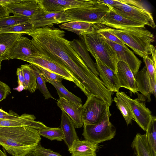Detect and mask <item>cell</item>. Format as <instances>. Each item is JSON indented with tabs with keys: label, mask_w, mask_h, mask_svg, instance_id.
I'll use <instances>...</instances> for the list:
<instances>
[{
	"label": "cell",
	"mask_w": 156,
	"mask_h": 156,
	"mask_svg": "<svg viewBox=\"0 0 156 156\" xmlns=\"http://www.w3.org/2000/svg\"><path fill=\"white\" fill-rule=\"evenodd\" d=\"M26 34L39 52L64 65L81 85L87 96L94 94L102 82L87 67L65 37V32L52 25L33 29Z\"/></svg>",
	"instance_id": "cell-1"
},
{
	"label": "cell",
	"mask_w": 156,
	"mask_h": 156,
	"mask_svg": "<svg viewBox=\"0 0 156 156\" xmlns=\"http://www.w3.org/2000/svg\"><path fill=\"white\" fill-rule=\"evenodd\" d=\"M38 130L27 126L0 127V145L12 156H24L39 144Z\"/></svg>",
	"instance_id": "cell-2"
},
{
	"label": "cell",
	"mask_w": 156,
	"mask_h": 156,
	"mask_svg": "<svg viewBox=\"0 0 156 156\" xmlns=\"http://www.w3.org/2000/svg\"><path fill=\"white\" fill-rule=\"evenodd\" d=\"M106 28L141 57L151 54L150 46L154 41V37L145 27L119 29Z\"/></svg>",
	"instance_id": "cell-3"
},
{
	"label": "cell",
	"mask_w": 156,
	"mask_h": 156,
	"mask_svg": "<svg viewBox=\"0 0 156 156\" xmlns=\"http://www.w3.org/2000/svg\"><path fill=\"white\" fill-rule=\"evenodd\" d=\"M79 36L92 56H96L116 73L118 62L116 53L98 32L95 24H93L90 30L80 33Z\"/></svg>",
	"instance_id": "cell-4"
},
{
	"label": "cell",
	"mask_w": 156,
	"mask_h": 156,
	"mask_svg": "<svg viewBox=\"0 0 156 156\" xmlns=\"http://www.w3.org/2000/svg\"><path fill=\"white\" fill-rule=\"evenodd\" d=\"M107 5L97 2L86 8L72 9L64 12L67 22L79 21L92 24L100 23L101 20L109 10Z\"/></svg>",
	"instance_id": "cell-5"
},
{
	"label": "cell",
	"mask_w": 156,
	"mask_h": 156,
	"mask_svg": "<svg viewBox=\"0 0 156 156\" xmlns=\"http://www.w3.org/2000/svg\"><path fill=\"white\" fill-rule=\"evenodd\" d=\"M110 106L108 104L97 97L90 95L87 97L82 108L83 124H96L107 115H111Z\"/></svg>",
	"instance_id": "cell-6"
},
{
	"label": "cell",
	"mask_w": 156,
	"mask_h": 156,
	"mask_svg": "<svg viewBox=\"0 0 156 156\" xmlns=\"http://www.w3.org/2000/svg\"><path fill=\"white\" fill-rule=\"evenodd\" d=\"M111 116L107 115L96 124H83L82 135L85 140L98 144L113 138L115 135L116 130L110 121Z\"/></svg>",
	"instance_id": "cell-7"
},
{
	"label": "cell",
	"mask_w": 156,
	"mask_h": 156,
	"mask_svg": "<svg viewBox=\"0 0 156 156\" xmlns=\"http://www.w3.org/2000/svg\"><path fill=\"white\" fill-rule=\"evenodd\" d=\"M22 60L62 76L65 80L74 83L83 91V88L80 83L69 70L62 63L55 61L40 52L36 56L28 57Z\"/></svg>",
	"instance_id": "cell-8"
},
{
	"label": "cell",
	"mask_w": 156,
	"mask_h": 156,
	"mask_svg": "<svg viewBox=\"0 0 156 156\" xmlns=\"http://www.w3.org/2000/svg\"><path fill=\"white\" fill-rule=\"evenodd\" d=\"M119 0V3L111 7L115 12L130 20L155 28L153 16L148 10L131 6Z\"/></svg>",
	"instance_id": "cell-9"
},
{
	"label": "cell",
	"mask_w": 156,
	"mask_h": 156,
	"mask_svg": "<svg viewBox=\"0 0 156 156\" xmlns=\"http://www.w3.org/2000/svg\"><path fill=\"white\" fill-rule=\"evenodd\" d=\"M39 7L49 12H64L72 9L86 8L96 2L89 0H37Z\"/></svg>",
	"instance_id": "cell-10"
},
{
	"label": "cell",
	"mask_w": 156,
	"mask_h": 156,
	"mask_svg": "<svg viewBox=\"0 0 156 156\" xmlns=\"http://www.w3.org/2000/svg\"><path fill=\"white\" fill-rule=\"evenodd\" d=\"M119 93L129 105L133 119L143 130L146 131L153 116L151 111L137 98L133 99L124 92Z\"/></svg>",
	"instance_id": "cell-11"
},
{
	"label": "cell",
	"mask_w": 156,
	"mask_h": 156,
	"mask_svg": "<svg viewBox=\"0 0 156 156\" xmlns=\"http://www.w3.org/2000/svg\"><path fill=\"white\" fill-rule=\"evenodd\" d=\"M64 12H49L40 8L29 19L33 29L66 23Z\"/></svg>",
	"instance_id": "cell-12"
},
{
	"label": "cell",
	"mask_w": 156,
	"mask_h": 156,
	"mask_svg": "<svg viewBox=\"0 0 156 156\" xmlns=\"http://www.w3.org/2000/svg\"><path fill=\"white\" fill-rule=\"evenodd\" d=\"M39 51L28 38L21 36L15 42L8 55L9 59H18L23 60L38 55Z\"/></svg>",
	"instance_id": "cell-13"
},
{
	"label": "cell",
	"mask_w": 156,
	"mask_h": 156,
	"mask_svg": "<svg viewBox=\"0 0 156 156\" xmlns=\"http://www.w3.org/2000/svg\"><path fill=\"white\" fill-rule=\"evenodd\" d=\"M104 38L115 51L118 61H121L125 63L129 67L135 76L139 71L142 62L125 45H121Z\"/></svg>",
	"instance_id": "cell-14"
},
{
	"label": "cell",
	"mask_w": 156,
	"mask_h": 156,
	"mask_svg": "<svg viewBox=\"0 0 156 156\" xmlns=\"http://www.w3.org/2000/svg\"><path fill=\"white\" fill-rule=\"evenodd\" d=\"M109 8V11L101 20V24L117 29L145 27L144 24L126 18L115 12L111 7Z\"/></svg>",
	"instance_id": "cell-15"
},
{
	"label": "cell",
	"mask_w": 156,
	"mask_h": 156,
	"mask_svg": "<svg viewBox=\"0 0 156 156\" xmlns=\"http://www.w3.org/2000/svg\"><path fill=\"white\" fill-rule=\"evenodd\" d=\"M116 74L120 88H125L134 94L138 93L137 83L135 76L125 63L121 61L118 62Z\"/></svg>",
	"instance_id": "cell-16"
},
{
	"label": "cell",
	"mask_w": 156,
	"mask_h": 156,
	"mask_svg": "<svg viewBox=\"0 0 156 156\" xmlns=\"http://www.w3.org/2000/svg\"><path fill=\"white\" fill-rule=\"evenodd\" d=\"M93 57L96 60V67L99 73L100 79L105 87L112 92H119L120 88L116 73L96 56Z\"/></svg>",
	"instance_id": "cell-17"
},
{
	"label": "cell",
	"mask_w": 156,
	"mask_h": 156,
	"mask_svg": "<svg viewBox=\"0 0 156 156\" xmlns=\"http://www.w3.org/2000/svg\"><path fill=\"white\" fill-rule=\"evenodd\" d=\"M57 104L61 110L70 118L75 128H81L83 126L82 104L74 103L61 98L57 100Z\"/></svg>",
	"instance_id": "cell-18"
},
{
	"label": "cell",
	"mask_w": 156,
	"mask_h": 156,
	"mask_svg": "<svg viewBox=\"0 0 156 156\" xmlns=\"http://www.w3.org/2000/svg\"><path fill=\"white\" fill-rule=\"evenodd\" d=\"M5 6L14 15L29 19L40 9L37 0H21L19 3Z\"/></svg>",
	"instance_id": "cell-19"
},
{
	"label": "cell",
	"mask_w": 156,
	"mask_h": 156,
	"mask_svg": "<svg viewBox=\"0 0 156 156\" xmlns=\"http://www.w3.org/2000/svg\"><path fill=\"white\" fill-rule=\"evenodd\" d=\"M135 77L137 83V91L141 93V95L138 94L139 97L137 99L140 101H145L147 99L148 102H150L152 90L150 78L145 66L138 72Z\"/></svg>",
	"instance_id": "cell-20"
},
{
	"label": "cell",
	"mask_w": 156,
	"mask_h": 156,
	"mask_svg": "<svg viewBox=\"0 0 156 156\" xmlns=\"http://www.w3.org/2000/svg\"><path fill=\"white\" fill-rule=\"evenodd\" d=\"M98 144L87 140H75L68 151L72 156H96Z\"/></svg>",
	"instance_id": "cell-21"
},
{
	"label": "cell",
	"mask_w": 156,
	"mask_h": 156,
	"mask_svg": "<svg viewBox=\"0 0 156 156\" xmlns=\"http://www.w3.org/2000/svg\"><path fill=\"white\" fill-rule=\"evenodd\" d=\"M33 115L24 113L22 118L17 119H0V127H11L27 126L37 130L45 128L47 126L42 122L36 121Z\"/></svg>",
	"instance_id": "cell-22"
},
{
	"label": "cell",
	"mask_w": 156,
	"mask_h": 156,
	"mask_svg": "<svg viewBox=\"0 0 156 156\" xmlns=\"http://www.w3.org/2000/svg\"><path fill=\"white\" fill-rule=\"evenodd\" d=\"M60 128L63 133V140L68 148L70 147L75 140L79 139L72 121L68 115L62 111Z\"/></svg>",
	"instance_id": "cell-23"
},
{
	"label": "cell",
	"mask_w": 156,
	"mask_h": 156,
	"mask_svg": "<svg viewBox=\"0 0 156 156\" xmlns=\"http://www.w3.org/2000/svg\"><path fill=\"white\" fill-rule=\"evenodd\" d=\"M70 44L87 67L97 76H99L95 63L91 58L83 41L80 39H74L70 41Z\"/></svg>",
	"instance_id": "cell-24"
},
{
	"label": "cell",
	"mask_w": 156,
	"mask_h": 156,
	"mask_svg": "<svg viewBox=\"0 0 156 156\" xmlns=\"http://www.w3.org/2000/svg\"><path fill=\"white\" fill-rule=\"evenodd\" d=\"M22 33L0 34V62L9 60V51L16 41L22 36Z\"/></svg>",
	"instance_id": "cell-25"
},
{
	"label": "cell",
	"mask_w": 156,
	"mask_h": 156,
	"mask_svg": "<svg viewBox=\"0 0 156 156\" xmlns=\"http://www.w3.org/2000/svg\"><path fill=\"white\" fill-rule=\"evenodd\" d=\"M137 156H151L147 141L146 134L137 133L132 144Z\"/></svg>",
	"instance_id": "cell-26"
},
{
	"label": "cell",
	"mask_w": 156,
	"mask_h": 156,
	"mask_svg": "<svg viewBox=\"0 0 156 156\" xmlns=\"http://www.w3.org/2000/svg\"><path fill=\"white\" fill-rule=\"evenodd\" d=\"M93 24L79 21H71L59 25L60 29L75 33L79 36L83 32H87L92 28Z\"/></svg>",
	"instance_id": "cell-27"
},
{
	"label": "cell",
	"mask_w": 156,
	"mask_h": 156,
	"mask_svg": "<svg viewBox=\"0 0 156 156\" xmlns=\"http://www.w3.org/2000/svg\"><path fill=\"white\" fill-rule=\"evenodd\" d=\"M146 131V138L151 156H156V118L153 116Z\"/></svg>",
	"instance_id": "cell-28"
},
{
	"label": "cell",
	"mask_w": 156,
	"mask_h": 156,
	"mask_svg": "<svg viewBox=\"0 0 156 156\" xmlns=\"http://www.w3.org/2000/svg\"><path fill=\"white\" fill-rule=\"evenodd\" d=\"M23 71L26 87L31 93H34L37 89V80L34 71L30 64L22 65L20 67Z\"/></svg>",
	"instance_id": "cell-29"
},
{
	"label": "cell",
	"mask_w": 156,
	"mask_h": 156,
	"mask_svg": "<svg viewBox=\"0 0 156 156\" xmlns=\"http://www.w3.org/2000/svg\"><path fill=\"white\" fill-rule=\"evenodd\" d=\"M52 85L55 88L59 98H63L66 100L77 104H82V101L79 97L69 91L63 85L62 82L45 80Z\"/></svg>",
	"instance_id": "cell-30"
},
{
	"label": "cell",
	"mask_w": 156,
	"mask_h": 156,
	"mask_svg": "<svg viewBox=\"0 0 156 156\" xmlns=\"http://www.w3.org/2000/svg\"><path fill=\"white\" fill-rule=\"evenodd\" d=\"M119 92L116 93V97L114 98L113 101L122 114L127 125H128L133 119L132 113L127 102Z\"/></svg>",
	"instance_id": "cell-31"
},
{
	"label": "cell",
	"mask_w": 156,
	"mask_h": 156,
	"mask_svg": "<svg viewBox=\"0 0 156 156\" xmlns=\"http://www.w3.org/2000/svg\"><path fill=\"white\" fill-rule=\"evenodd\" d=\"M33 69L35 76L38 89L41 93L43 94L45 99L51 98L55 100L51 95L46 85V82L38 68L36 66L31 64H29Z\"/></svg>",
	"instance_id": "cell-32"
},
{
	"label": "cell",
	"mask_w": 156,
	"mask_h": 156,
	"mask_svg": "<svg viewBox=\"0 0 156 156\" xmlns=\"http://www.w3.org/2000/svg\"><path fill=\"white\" fill-rule=\"evenodd\" d=\"M39 134L51 140H56L62 141L64 135L60 128L47 127L38 130Z\"/></svg>",
	"instance_id": "cell-33"
},
{
	"label": "cell",
	"mask_w": 156,
	"mask_h": 156,
	"mask_svg": "<svg viewBox=\"0 0 156 156\" xmlns=\"http://www.w3.org/2000/svg\"><path fill=\"white\" fill-rule=\"evenodd\" d=\"M29 21V18L14 15L2 18L0 19V28L15 26Z\"/></svg>",
	"instance_id": "cell-34"
},
{
	"label": "cell",
	"mask_w": 156,
	"mask_h": 156,
	"mask_svg": "<svg viewBox=\"0 0 156 156\" xmlns=\"http://www.w3.org/2000/svg\"><path fill=\"white\" fill-rule=\"evenodd\" d=\"M33 29L32 25L29 21L15 26L0 28V34L22 33L26 34L27 32Z\"/></svg>",
	"instance_id": "cell-35"
},
{
	"label": "cell",
	"mask_w": 156,
	"mask_h": 156,
	"mask_svg": "<svg viewBox=\"0 0 156 156\" xmlns=\"http://www.w3.org/2000/svg\"><path fill=\"white\" fill-rule=\"evenodd\" d=\"M95 25L98 32L105 39L121 45H125L118 38L109 31L106 27H100L97 24Z\"/></svg>",
	"instance_id": "cell-36"
},
{
	"label": "cell",
	"mask_w": 156,
	"mask_h": 156,
	"mask_svg": "<svg viewBox=\"0 0 156 156\" xmlns=\"http://www.w3.org/2000/svg\"><path fill=\"white\" fill-rule=\"evenodd\" d=\"M39 69L45 80H50L53 81L62 82L64 78L62 76L54 73L50 71L45 69L37 66Z\"/></svg>",
	"instance_id": "cell-37"
},
{
	"label": "cell",
	"mask_w": 156,
	"mask_h": 156,
	"mask_svg": "<svg viewBox=\"0 0 156 156\" xmlns=\"http://www.w3.org/2000/svg\"><path fill=\"white\" fill-rule=\"evenodd\" d=\"M145 65L147 71L151 79L156 78V66H155L151 58L147 55L143 58Z\"/></svg>",
	"instance_id": "cell-38"
},
{
	"label": "cell",
	"mask_w": 156,
	"mask_h": 156,
	"mask_svg": "<svg viewBox=\"0 0 156 156\" xmlns=\"http://www.w3.org/2000/svg\"><path fill=\"white\" fill-rule=\"evenodd\" d=\"M39 156H62L59 153L55 152L50 149L42 147L39 144L33 151Z\"/></svg>",
	"instance_id": "cell-39"
},
{
	"label": "cell",
	"mask_w": 156,
	"mask_h": 156,
	"mask_svg": "<svg viewBox=\"0 0 156 156\" xmlns=\"http://www.w3.org/2000/svg\"><path fill=\"white\" fill-rule=\"evenodd\" d=\"M24 115V113L20 115H19L12 111H10L8 113L0 109V119H17L22 118Z\"/></svg>",
	"instance_id": "cell-40"
},
{
	"label": "cell",
	"mask_w": 156,
	"mask_h": 156,
	"mask_svg": "<svg viewBox=\"0 0 156 156\" xmlns=\"http://www.w3.org/2000/svg\"><path fill=\"white\" fill-rule=\"evenodd\" d=\"M16 73L18 78V86L15 89L20 92L23 90H25V80L23 71L20 68H17Z\"/></svg>",
	"instance_id": "cell-41"
},
{
	"label": "cell",
	"mask_w": 156,
	"mask_h": 156,
	"mask_svg": "<svg viewBox=\"0 0 156 156\" xmlns=\"http://www.w3.org/2000/svg\"><path fill=\"white\" fill-rule=\"evenodd\" d=\"M11 93V89L8 85L0 81V102L5 99L7 95Z\"/></svg>",
	"instance_id": "cell-42"
},
{
	"label": "cell",
	"mask_w": 156,
	"mask_h": 156,
	"mask_svg": "<svg viewBox=\"0 0 156 156\" xmlns=\"http://www.w3.org/2000/svg\"><path fill=\"white\" fill-rule=\"evenodd\" d=\"M122 2L126 4L138 8L140 9L148 10L144 3L141 2L140 1H136L133 0H120Z\"/></svg>",
	"instance_id": "cell-43"
},
{
	"label": "cell",
	"mask_w": 156,
	"mask_h": 156,
	"mask_svg": "<svg viewBox=\"0 0 156 156\" xmlns=\"http://www.w3.org/2000/svg\"><path fill=\"white\" fill-rule=\"evenodd\" d=\"M97 2L98 3L104 4L109 7H112L120 2L119 0H98Z\"/></svg>",
	"instance_id": "cell-44"
},
{
	"label": "cell",
	"mask_w": 156,
	"mask_h": 156,
	"mask_svg": "<svg viewBox=\"0 0 156 156\" xmlns=\"http://www.w3.org/2000/svg\"><path fill=\"white\" fill-rule=\"evenodd\" d=\"M10 12L5 6L0 4V19L9 16Z\"/></svg>",
	"instance_id": "cell-45"
},
{
	"label": "cell",
	"mask_w": 156,
	"mask_h": 156,
	"mask_svg": "<svg viewBox=\"0 0 156 156\" xmlns=\"http://www.w3.org/2000/svg\"><path fill=\"white\" fill-rule=\"evenodd\" d=\"M21 0H0V4L6 5L20 2Z\"/></svg>",
	"instance_id": "cell-46"
},
{
	"label": "cell",
	"mask_w": 156,
	"mask_h": 156,
	"mask_svg": "<svg viewBox=\"0 0 156 156\" xmlns=\"http://www.w3.org/2000/svg\"><path fill=\"white\" fill-rule=\"evenodd\" d=\"M150 51L151 55V58L154 65L156 66V51L155 47L151 44L150 46Z\"/></svg>",
	"instance_id": "cell-47"
},
{
	"label": "cell",
	"mask_w": 156,
	"mask_h": 156,
	"mask_svg": "<svg viewBox=\"0 0 156 156\" xmlns=\"http://www.w3.org/2000/svg\"><path fill=\"white\" fill-rule=\"evenodd\" d=\"M151 86L152 90V94L155 98L156 96V78L152 79L150 78Z\"/></svg>",
	"instance_id": "cell-48"
},
{
	"label": "cell",
	"mask_w": 156,
	"mask_h": 156,
	"mask_svg": "<svg viewBox=\"0 0 156 156\" xmlns=\"http://www.w3.org/2000/svg\"><path fill=\"white\" fill-rule=\"evenodd\" d=\"M24 156H39L35 154L33 151L28 153Z\"/></svg>",
	"instance_id": "cell-49"
},
{
	"label": "cell",
	"mask_w": 156,
	"mask_h": 156,
	"mask_svg": "<svg viewBox=\"0 0 156 156\" xmlns=\"http://www.w3.org/2000/svg\"><path fill=\"white\" fill-rule=\"evenodd\" d=\"M0 156H7L6 152L3 151L0 148Z\"/></svg>",
	"instance_id": "cell-50"
},
{
	"label": "cell",
	"mask_w": 156,
	"mask_h": 156,
	"mask_svg": "<svg viewBox=\"0 0 156 156\" xmlns=\"http://www.w3.org/2000/svg\"><path fill=\"white\" fill-rule=\"evenodd\" d=\"M1 63L0 62V71L1 70Z\"/></svg>",
	"instance_id": "cell-51"
},
{
	"label": "cell",
	"mask_w": 156,
	"mask_h": 156,
	"mask_svg": "<svg viewBox=\"0 0 156 156\" xmlns=\"http://www.w3.org/2000/svg\"><path fill=\"white\" fill-rule=\"evenodd\" d=\"M137 156V155H134V156Z\"/></svg>",
	"instance_id": "cell-52"
}]
</instances>
